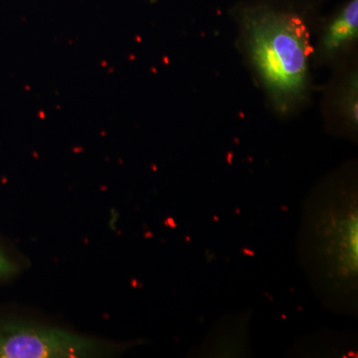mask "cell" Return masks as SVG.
<instances>
[{
    "label": "cell",
    "instance_id": "6da1fadb",
    "mask_svg": "<svg viewBox=\"0 0 358 358\" xmlns=\"http://www.w3.org/2000/svg\"><path fill=\"white\" fill-rule=\"evenodd\" d=\"M250 64L275 109L291 113L306 100L312 53L305 18L291 7L267 2L237 10Z\"/></svg>",
    "mask_w": 358,
    "mask_h": 358
},
{
    "label": "cell",
    "instance_id": "7a4b0ae2",
    "mask_svg": "<svg viewBox=\"0 0 358 358\" xmlns=\"http://www.w3.org/2000/svg\"><path fill=\"white\" fill-rule=\"evenodd\" d=\"M124 346L38 322L0 320V358L113 357Z\"/></svg>",
    "mask_w": 358,
    "mask_h": 358
},
{
    "label": "cell",
    "instance_id": "3957f363",
    "mask_svg": "<svg viewBox=\"0 0 358 358\" xmlns=\"http://www.w3.org/2000/svg\"><path fill=\"white\" fill-rule=\"evenodd\" d=\"M358 33V0H348L336 9L322 26L315 58L331 63L355 48Z\"/></svg>",
    "mask_w": 358,
    "mask_h": 358
},
{
    "label": "cell",
    "instance_id": "277c9868",
    "mask_svg": "<svg viewBox=\"0 0 358 358\" xmlns=\"http://www.w3.org/2000/svg\"><path fill=\"white\" fill-rule=\"evenodd\" d=\"M336 106L338 108V114L350 124L352 128L357 124V75H350L345 83L341 85L336 94Z\"/></svg>",
    "mask_w": 358,
    "mask_h": 358
},
{
    "label": "cell",
    "instance_id": "5b68a950",
    "mask_svg": "<svg viewBox=\"0 0 358 358\" xmlns=\"http://www.w3.org/2000/svg\"><path fill=\"white\" fill-rule=\"evenodd\" d=\"M20 266L0 247V280L7 279L17 273Z\"/></svg>",
    "mask_w": 358,
    "mask_h": 358
}]
</instances>
